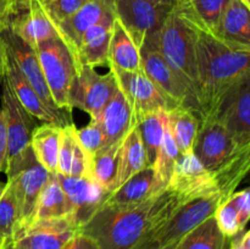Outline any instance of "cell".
<instances>
[{
  "instance_id": "6da1fadb",
  "label": "cell",
  "mask_w": 250,
  "mask_h": 249,
  "mask_svg": "<svg viewBox=\"0 0 250 249\" xmlns=\"http://www.w3.org/2000/svg\"><path fill=\"white\" fill-rule=\"evenodd\" d=\"M185 202V198L166 187L138 204L105 203L81 227V233L99 249H136Z\"/></svg>"
},
{
  "instance_id": "7a4b0ae2",
  "label": "cell",
  "mask_w": 250,
  "mask_h": 249,
  "mask_svg": "<svg viewBox=\"0 0 250 249\" xmlns=\"http://www.w3.org/2000/svg\"><path fill=\"white\" fill-rule=\"evenodd\" d=\"M193 28L195 32L199 104L202 119H204L214 114L225 95L234 85L250 76V49L226 43L195 26Z\"/></svg>"
},
{
  "instance_id": "3957f363",
  "label": "cell",
  "mask_w": 250,
  "mask_h": 249,
  "mask_svg": "<svg viewBox=\"0 0 250 249\" xmlns=\"http://www.w3.org/2000/svg\"><path fill=\"white\" fill-rule=\"evenodd\" d=\"M156 43L168 67L189 99L190 110L202 119L199 104L197 60H195V32L175 9L156 32Z\"/></svg>"
},
{
  "instance_id": "277c9868",
  "label": "cell",
  "mask_w": 250,
  "mask_h": 249,
  "mask_svg": "<svg viewBox=\"0 0 250 249\" xmlns=\"http://www.w3.org/2000/svg\"><path fill=\"white\" fill-rule=\"evenodd\" d=\"M4 172L12 186L19 211L17 226L15 229L16 234L36 220L39 195L50 172L38 163L31 146L10 163Z\"/></svg>"
},
{
  "instance_id": "5b68a950",
  "label": "cell",
  "mask_w": 250,
  "mask_h": 249,
  "mask_svg": "<svg viewBox=\"0 0 250 249\" xmlns=\"http://www.w3.org/2000/svg\"><path fill=\"white\" fill-rule=\"evenodd\" d=\"M220 204L222 199L219 192L205 193L186 200L143 243H151L159 249H172L186 234L214 216Z\"/></svg>"
},
{
  "instance_id": "8992f818",
  "label": "cell",
  "mask_w": 250,
  "mask_h": 249,
  "mask_svg": "<svg viewBox=\"0 0 250 249\" xmlns=\"http://www.w3.org/2000/svg\"><path fill=\"white\" fill-rule=\"evenodd\" d=\"M34 50L55 105L72 112L68 102V92L76 72L72 51L60 36L41 42L34 46Z\"/></svg>"
},
{
  "instance_id": "52a82bcc",
  "label": "cell",
  "mask_w": 250,
  "mask_h": 249,
  "mask_svg": "<svg viewBox=\"0 0 250 249\" xmlns=\"http://www.w3.org/2000/svg\"><path fill=\"white\" fill-rule=\"evenodd\" d=\"M119 92L111 71L102 75L94 67L76 60V72L68 92L71 109H80L95 120L105 105Z\"/></svg>"
},
{
  "instance_id": "ba28073f",
  "label": "cell",
  "mask_w": 250,
  "mask_h": 249,
  "mask_svg": "<svg viewBox=\"0 0 250 249\" xmlns=\"http://www.w3.org/2000/svg\"><path fill=\"white\" fill-rule=\"evenodd\" d=\"M246 148L250 146L237 145L231 134L214 117L200 120L193 154L212 176Z\"/></svg>"
},
{
  "instance_id": "9c48e42d",
  "label": "cell",
  "mask_w": 250,
  "mask_h": 249,
  "mask_svg": "<svg viewBox=\"0 0 250 249\" xmlns=\"http://www.w3.org/2000/svg\"><path fill=\"white\" fill-rule=\"evenodd\" d=\"M173 9L148 0H112L115 19L124 26L138 49L146 37L160 29Z\"/></svg>"
},
{
  "instance_id": "30bf717a",
  "label": "cell",
  "mask_w": 250,
  "mask_h": 249,
  "mask_svg": "<svg viewBox=\"0 0 250 249\" xmlns=\"http://www.w3.org/2000/svg\"><path fill=\"white\" fill-rule=\"evenodd\" d=\"M132 110L134 122L144 115L154 111H170L175 109L172 104L161 94L160 90L143 72H131L107 65Z\"/></svg>"
},
{
  "instance_id": "8fae6325",
  "label": "cell",
  "mask_w": 250,
  "mask_h": 249,
  "mask_svg": "<svg viewBox=\"0 0 250 249\" xmlns=\"http://www.w3.org/2000/svg\"><path fill=\"white\" fill-rule=\"evenodd\" d=\"M80 232L73 215L38 219L15 234L14 246L19 249H65Z\"/></svg>"
},
{
  "instance_id": "7c38bea8",
  "label": "cell",
  "mask_w": 250,
  "mask_h": 249,
  "mask_svg": "<svg viewBox=\"0 0 250 249\" xmlns=\"http://www.w3.org/2000/svg\"><path fill=\"white\" fill-rule=\"evenodd\" d=\"M139 56L142 71L160 90L161 94L175 107L183 106L190 110L189 99L185 89L159 50L156 43V32L144 39L143 44L139 48Z\"/></svg>"
},
{
  "instance_id": "4fadbf2b",
  "label": "cell",
  "mask_w": 250,
  "mask_h": 249,
  "mask_svg": "<svg viewBox=\"0 0 250 249\" xmlns=\"http://www.w3.org/2000/svg\"><path fill=\"white\" fill-rule=\"evenodd\" d=\"M1 85L2 93L0 110L2 111L5 124H6L7 166L31 146L32 132L37 127V119L32 116L26 107L19 102L5 77Z\"/></svg>"
},
{
  "instance_id": "5bb4252c",
  "label": "cell",
  "mask_w": 250,
  "mask_h": 249,
  "mask_svg": "<svg viewBox=\"0 0 250 249\" xmlns=\"http://www.w3.org/2000/svg\"><path fill=\"white\" fill-rule=\"evenodd\" d=\"M231 134L239 146H250V76L224 97L211 116Z\"/></svg>"
},
{
  "instance_id": "9a60e30c",
  "label": "cell",
  "mask_w": 250,
  "mask_h": 249,
  "mask_svg": "<svg viewBox=\"0 0 250 249\" xmlns=\"http://www.w3.org/2000/svg\"><path fill=\"white\" fill-rule=\"evenodd\" d=\"M7 28L33 48L45 39L60 36L41 0H15Z\"/></svg>"
},
{
  "instance_id": "2e32d148",
  "label": "cell",
  "mask_w": 250,
  "mask_h": 249,
  "mask_svg": "<svg viewBox=\"0 0 250 249\" xmlns=\"http://www.w3.org/2000/svg\"><path fill=\"white\" fill-rule=\"evenodd\" d=\"M5 78L19 102L37 120H41L42 122H46V124H58L60 127L73 124L72 112L67 111V110L55 111L42 100V98L37 94L36 90L32 88V85L20 72L19 67L12 60L6 48H5Z\"/></svg>"
},
{
  "instance_id": "e0dca14e",
  "label": "cell",
  "mask_w": 250,
  "mask_h": 249,
  "mask_svg": "<svg viewBox=\"0 0 250 249\" xmlns=\"http://www.w3.org/2000/svg\"><path fill=\"white\" fill-rule=\"evenodd\" d=\"M63 193L72 209V215L80 227L107 202L111 192L90 177H67L56 173Z\"/></svg>"
},
{
  "instance_id": "ac0fdd59",
  "label": "cell",
  "mask_w": 250,
  "mask_h": 249,
  "mask_svg": "<svg viewBox=\"0 0 250 249\" xmlns=\"http://www.w3.org/2000/svg\"><path fill=\"white\" fill-rule=\"evenodd\" d=\"M0 37H1L2 43H4L6 50L11 55L12 60L15 61L16 66L19 67L20 72L26 78L27 82L32 85V88L36 90L37 94L42 98V100L50 109L55 110V111L65 110L59 109L55 105V103H54L50 90H49L48 85H46L45 78H44L43 72H42L38 56H37L33 46H31L26 42L22 41L10 28H6L2 32H0Z\"/></svg>"
},
{
  "instance_id": "d6986e66",
  "label": "cell",
  "mask_w": 250,
  "mask_h": 249,
  "mask_svg": "<svg viewBox=\"0 0 250 249\" xmlns=\"http://www.w3.org/2000/svg\"><path fill=\"white\" fill-rule=\"evenodd\" d=\"M167 187L183 197L190 199L210 192H219L214 176L204 168L193 153L178 156Z\"/></svg>"
},
{
  "instance_id": "ffe728a7",
  "label": "cell",
  "mask_w": 250,
  "mask_h": 249,
  "mask_svg": "<svg viewBox=\"0 0 250 249\" xmlns=\"http://www.w3.org/2000/svg\"><path fill=\"white\" fill-rule=\"evenodd\" d=\"M107 19H115L112 0H89L75 15L58 24L56 29L76 59L78 44L84 32Z\"/></svg>"
},
{
  "instance_id": "44dd1931",
  "label": "cell",
  "mask_w": 250,
  "mask_h": 249,
  "mask_svg": "<svg viewBox=\"0 0 250 249\" xmlns=\"http://www.w3.org/2000/svg\"><path fill=\"white\" fill-rule=\"evenodd\" d=\"M75 131V124L61 128L56 173L67 177H90V158L78 143Z\"/></svg>"
},
{
  "instance_id": "7402d4cb",
  "label": "cell",
  "mask_w": 250,
  "mask_h": 249,
  "mask_svg": "<svg viewBox=\"0 0 250 249\" xmlns=\"http://www.w3.org/2000/svg\"><path fill=\"white\" fill-rule=\"evenodd\" d=\"M231 0H177L175 10L189 23L217 37L222 15Z\"/></svg>"
},
{
  "instance_id": "603a6c76",
  "label": "cell",
  "mask_w": 250,
  "mask_h": 249,
  "mask_svg": "<svg viewBox=\"0 0 250 249\" xmlns=\"http://www.w3.org/2000/svg\"><path fill=\"white\" fill-rule=\"evenodd\" d=\"M105 134V146L119 143L133 126L132 110L121 92L116 93L97 117Z\"/></svg>"
},
{
  "instance_id": "cb8c5ba5",
  "label": "cell",
  "mask_w": 250,
  "mask_h": 249,
  "mask_svg": "<svg viewBox=\"0 0 250 249\" xmlns=\"http://www.w3.org/2000/svg\"><path fill=\"white\" fill-rule=\"evenodd\" d=\"M114 20H104L84 32L76 53L77 60L94 68L107 65L109 42Z\"/></svg>"
},
{
  "instance_id": "d4e9b609",
  "label": "cell",
  "mask_w": 250,
  "mask_h": 249,
  "mask_svg": "<svg viewBox=\"0 0 250 249\" xmlns=\"http://www.w3.org/2000/svg\"><path fill=\"white\" fill-rule=\"evenodd\" d=\"M249 9L250 5L242 0H231L222 15L217 37L232 45L250 49Z\"/></svg>"
},
{
  "instance_id": "484cf974",
  "label": "cell",
  "mask_w": 250,
  "mask_h": 249,
  "mask_svg": "<svg viewBox=\"0 0 250 249\" xmlns=\"http://www.w3.org/2000/svg\"><path fill=\"white\" fill-rule=\"evenodd\" d=\"M107 65L131 72H143L141 66L139 49L116 19L112 22L109 42Z\"/></svg>"
},
{
  "instance_id": "4316f807",
  "label": "cell",
  "mask_w": 250,
  "mask_h": 249,
  "mask_svg": "<svg viewBox=\"0 0 250 249\" xmlns=\"http://www.w3.org/2000/svg\"><path fill=\"white\" fill-rule=\"evenodd\" d=\"M199 124V117L187 107L177 106L166 112V127L181 155L193 153Z\"/></svg>"
},
{
  "instance_id": "83f0119b",
  "label": "cell",
  "mask_w": 250,
  "mask_h": 249,
  "mask_svg": "<svg viewBox=\"0 0 250 249\" xmlns=\"http://www.w3.org/2000/svg\"><path fill=\"white\" fill-rule=\"evenodd\" d=\"M62 127L54 124H39L32 132L31 148L38 163L48 172H58L59 145Z\"/></svg>"
},
{
  "instance_id": "f1b7e54d",
  "label": "cell",
  "mask_w": 250,
  "mask_h": 249,
  "mask_svg": "<svg viewBox=\"0 0 250 249\" xmlns=\"http://www.w3.org/2000/svg\"><path fill=\"white\" fill-rule=\"evenodd\" d=\"M158 193L160 192H156L155 189V173L153 166H146L115 189L106 203L138 204Z\"/></svg>"
},
{
  "instance_id": "f546056e",
  "label": "cell",
  "mask_w": 250,
  "mask_h": 249,
  "mask_svg": "<svg viewBox=\"0 0 250 249\" xmlns=\"http://www.w3.org/2000/svg\"><path fill=\"white\" fill-rule=\"evenodd\" d=\"M146 166H149V164L148 159H146V149H144L138 129L133 124L122 141L121 149H120V164L116 189L122 183L126 182L131 176L146 168Z\"/></svg>"
},
{
  "instance_id": "4dcf8cb0",
  "label": "cell",
  "mask_w": 250,
  "mask_h": 249,
  "mask_svg": "<svg viewBox=\"0 0 250 249\" xmlns=\"http://www.w3.org/2000/svg\"><path fill=\"white\" fill-rule=\"evenodd\" d=\"M122 141L104 146L90 158V178L111 193L116 189Z\"/></svg>"
},
{
  "instance_id": "1f68e13d",
  "label": "cell",
  "mask_w": 250,
  "mask_h": 249,
  "mask_svg": "<svg viewBox=\"0 0 250 249\" xmlns=\"http://www.w3.org/2000/svg\"><path fill=\"white\" fill-rule=\"evenodd\" d=\"M72 215L67 197L61 188L56 173H49L46 183L39 195L36 210V220L53 219Z\"/></svg>"
},
{
  "instance_id": "d6a6232c",
  "label": "cell",
  "mask_w": 250,
  "mask_h": 249,
  "mask_svg": "<svg viewBox=\"0 0 250 249\" xmlns=\"http://www.w3.org/2000/svg\"><path fill=\"white\" fill-rule=\"evenodd\" d=\"M143 142L149 166H153L166 128V111H154L134 122Z\"/></svg>"
},
{
  "instance_id": "836d02e7",
  "label": "cell",
  "mask_w": 250,
  "mask_h": 249,
  "mask_svg": "<svg viewBox=\"0 0 250 249\" xmlns=\"http://www.w3.org/2000/svg\"><path fill=\"white\" fill-rule=\"evenodd\" d=\"M226 241L211 216L186 234L172 249H225Z\"/></svg>"
},
{
  "instance_id": "e575fe53",
  "label": "cell",
  "mask_w": 250,
  "mask_h": 249,
  "mask_svg": "<svg viewBox=\"0 0 250 249\" xmlns=\"http://www.w3.org/2000/svg\"><path fill=\"white\" fill-rule=\"evenodd\" d=\"M178 156H180V151L166 127L160 148H159L155 161L153 164L156 192H161L167 187Z\"/></svg>"
},
{
  "instance_id": "d590c367",
  "label": "cell",
  "mask_w": 250,
  "mask_h": 249,
  "mask_svg": "<svg viewBox=\"0 0 250 249\" xmlns=\"http://www.w3.org/2000/svg\"><path fill=\"white\" fill-rule=\"evenodd\" d=\"M17 216L19 211L12 186L6 181L0 194V249H5L10 244H14Z\"/></svg>"
},
{
  "instance_id": "8d00e7d4",
  "label": "cell",
  "mask_w": 250,
  "mask_h": 249,
  "mask_svg": "<svg viewBox=\"0 0 250 249\" xmlns=\"http://www.w3.org/2000/svg\"><path fill=\"white\" fill-rule=\"evenodd\" d=\"M75 134L78 143L89 155V158L105 146V134L97 120L90 119L87 126L80 129L76 128Z\"/></svg>"
},
{
  "instance_id": "74e56055",
  "label": "cell",
  "mask_w": 250,
  "mask_h": 249,
  "mask_svg": "<svg viewBox=\"0 0 250 249\" xmlns=\"http://www.w3.org/2000/svg\"><path fill=\"white\" fill-rule=\"evenodd\" d=\"M89 0H41L44 10L55 27L75 15Z\"/></svg>"
},
{
  "instance_id": "f35d334b",
  "label": "cell",
  "mask_w": 250,
  "mask_h": 249,
  "mask_svg": "<svg viewBox=\"0 0 250 249\" xmlns=\"http://www.w3.org/2000/svg\"><path fill=\"white\" fill-rule=\"evenodd\" d=\"M214 217L217 227L227 239H232L234 236L243 232L239 226L238 214L229 199L217 207V209L215 210Z\"/></svg>"
},
{
  "instance_id": "ab89813d",
  "label": "cell",
  "mask_w": 250,
  "mask_h": 249,
  "mask_svg": "<svg viewBox=\"0 0 250 249\" xmlns=\"http://www.w3.org/2000/svg\"><path fill=\"white\" fill-rule=\"evenodd\" d=\"M231 204L236 209L239 219V226L242 231L246 229L247 224L250 217V190L249 188H244L242 190H236L231 197L229 198Z\"/></svg>"
},
{
  "instance_id": "60d3db41",
  "label": "cell",
  "mask_w": 250,
  "mask_h": 249,
  "mask_svg": "<svg viewBox=\"0 0 250 249\" xmlns=\"http://www.w3.org/2000/svg\"><path fill=\"white\" fill-rule=\"evenodd\" d=\"M7 160V133L4 115L0 110V172L5 171Z\"/></svg>"
},
{
  "instance_id": "b9f144b4",
  "label": "cell",
  "mask_w": 250,
  "mask_h": 249,
  "mask_svg": "<svg viewBox=\"0 0 250 249\" xmlns=\"http://www.w3.org/2000/svg\"><path fill=\"white\" fill-rule=\"evenodd\" d=\"M65 249H99L97 244L83 233H78Z\"/></svg>"
},
{
  "instance_id": "7bdbcfd3",
  "label": "cell",
  "mask_w": 250,
  "mask_h": 249,
  "mask_svg": "<svg viewBox=\"0 0 250 249\" xmlns=\"http://www.w3.org/2000/svg\"><path fill=\"white\" fill-rule=\"evenodd\" d=\"M15 0H0V32L7 28Z\"/></svg>"
},
{
  "instance_id": "ee69618b",
  "label": "cell",
  "mask_w": 250,
  "mask_h": 249,
  "mask_svg": "<svg viewBox=\"0 0 250 249\" xmlns=\"http://www.w3.org/2000/svg\"><path fill=\"white\" fill-rule=\"evenodd\" d=\"M229 249H250V232L243 231L234 236Z\"/></svg>"
},
{
  "instance_id": "f6af8a7d",
  "label": "cell",
  "mask_w": 250,
  "mask_h": 249,
  "mask_svg": "<svg viewBox=\"0 0 250 249\" xmlns=\"http://www.w3.org/2000/svg\"><path fill=\"white\" fill-rule=\"evenodd\" d=\"M5 77V48L2 39L0 37V84L2 83Z\"/></svg>"
},
{
  "instance_id": "bcb514c9",
  "label": "cell",
  "mask_w": 250,
  "mask_h": 249,
  "mask_svg": "<svg viewBox=\"0 0 250 249\" xmlns=\"http://www.w3.org/2000/svg\"><path fill=\"white\" fill-rule=\"evenodd\" d=\"M148 1L153 2V4L166 5V6L171 7H176V5H177V0H148Z\"/></svg>"
},
{
  "instance_id": "7dc6e473",
  "label": "cell",
  "mask_w": 250,
  "mask_h": 249,
  "mask_svg": "<svg viewBox=\"0 0 250 249\" xmlns=\"http://www.w3.org/2000/svg\"><path fill=\"white\" fill-rule=\"evenodd\" d=\"M136 249H159V248L151 243H142L141 246L137 247Z\"/></svg>"
},
{
  "instance_id": "c3c4849f",
  "label": "cell",
  "mask_w": 250,
  "mask_h": 249,
  "mask_svg": "<svg viewBox=\"0 0 250 249\" xmlns=\"http://www.w3.org/2000/svg\"><path fill=\"white\" fill-rule=\"evenodd\" d=\"M5 249H19V248H17V247H15L14 244H10V246H7Z\"/></svg>"
},
{
  "instance_id": "681fc988",
  "label": "cell",
  "mask_w": 250,
  "mask_h": 249,
  "mask_svg": "<svg viewBox=\"0 0 250 249\" xmlns=\"http://www.w3.org/2000/svg\"><path fill=\"white\" fill-rule=\"evenodd\" d=\"M242 1H244V2H246L247 5H250V0H242Z\"/></svg>"
},
{
  "instance_id": "f907efd6",
  "label": "cell",
  "mask_w": 250,
  "mask_h": 249,
  "mask_svg": "<svg viewBox=\"0 0 250 249\" xmlns=\"http://www.w3.org/2000/svg\"><path fill=\"white\" fill-rule=\"evenodd\" d=\"M1 192H2V187H1V185H0V194H1Z\"/></svg>"
}]
</instances>
